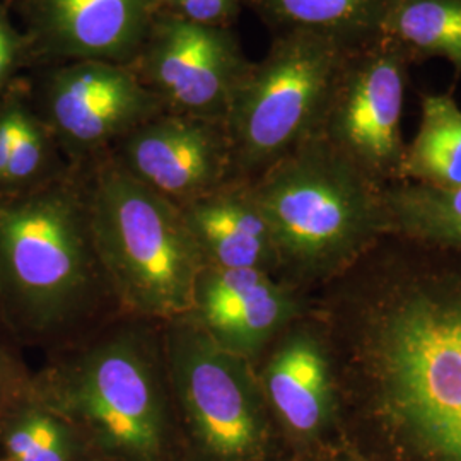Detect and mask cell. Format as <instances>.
Returning <instances> with one entry per match:
<instances>
[{
	"instance_id": "cell-1",
	"label": "cell",
	"mask_w": 461,
	"mask_h": 461,
	"mask_svg": "<svg viewBox=\"0 0 461 461\" xmlns=\"http://www.w3.org/2000/svg\"><path fill=\"white\" fill-rule=\"evenodd\" d=\"M89 226L86 178L0 190V325L55 352L118 316Z\"/></svg>"
},
{
	"instance_id": "cell-2",
	"label": "cell",
	"mask_w": 461,
	"mask_h": 461,
	"mask_svg": "<svg viewBox=\"0 0 461 461\" xmlns=\"http://www.w3.org/2000/svg\"><path fill=\"white\" fill-rule=\"evenodd\" d=\"M32 390L74 426L89 461H182L163 323L118 314L50 352Z\"/></svg>"
},
{
	"instance_id": "cell-3",
	"label": "cell",
	"mask_w": 461,
	"mask_h": 461,
	"mask_svg": "<svg viewBox=\"0 0 461 461\" xmlns=\"http://www.w3.org/2000/svg\"><path fill=\"white\" fill-rule=\"evenodd\" d=\"M359 344L386 415L434 460L461 461V279L398 285Z\"/></svg>"
},
{
	"instance_id": "cell-4",
	"label": "cell",
	"mask_w": 461,
	"mask_h": 461,
	"mask_svg": "<svg viewBox=\"0 0 461 461\" xmlns=\"http://www.w3.org/2000/svg\"><path fill=\"white\" fill-rule=\"evenodd\" d=\"M251 183L293 287L346 270L388 230L383 186L321 135L304 140Z\"/></svg>"
},
{
	"instance_id": "cell-5",
	"label": "cell",
	"mask_w": 461,
	"mask_h": 461,
	"mask_svg": "<svg viewBox=\"0 0 461 461\" xmlns=\"http://www.w3.org/2000/svg\"><path fill=\"white\" fill-rule=\"evenodd\" d=\"M89 226L120 314L167 323L188 316L205 267L182 209L115 158L86 176Z\"/></svg>"
},
{
	"instance_id": "cell-6",
	"label": "cell",
	"mask_w": 461,
	"mask_h": 461,
	"mask_svg": "<svg viewBox=\"0 0 461 461\" xmlns=\"http://www.w3.org/2000/svg\"><path fill=\"white\" fill-rule=\"evenodd\" d=\"M350 50L327 36L289 32L248 67L222 122L230 180L253 182L318 135Z\"/></svg>"
},
{
	"instance_id": "cell-7",
	"label": "cell",
	"mask_w": 461,
	"mask_h": 461,
	"mask_svg": "<svg viewBox=\"0 0 461 461\" xmlns=\"http://www.w3.org/2000/svg\"><path fill=\"white\" fill-rule=\"evenodd\" d=\"M182 461H262L268 405L255 366L221 348L190 316L163 323Z\"/></svg>"
},
{
	"instance_id": "cell-8",
	"label": "cell",
	"mask_w": 461,
	"mask_h": 461,
	"mask_svg": "<svg viewBox=\"0 0 461 461\" xmlns=\"http://www.w3.org/2000/svg\"><path fill=\"white\" fill-rule=\"evenodd\" d=\"M411 60L381 33L350 50L320 132L373 182H402V112Z\"/></svg>"
},
{
	"instance_id": "cell-9",
	"label": "cell",
	"mask_w": 461,
	"mask_h": 461,
	"mask_svg": "<svg viewBox=\"0 0 461 461\" xmlns=\"http://www.w3.org/2000/svg\"><path fill=\"white\" fill-rule=\"evenodd\" d=\"M158 99L115 62L79 60L55 72L47 87L50 132L74 159L122 140L156 116Z\"/></svg>"
},
{
	"instance_id": "cell-10",
	"label": "cell",
	"mask_w": 461,
	"mask_h": 461,
	"mask_svg": "<svg viewBox=\"0 0 461 461\" xmlns=\"http://www.w3.org/2000/svg\"><path fill=\"white\" fill-rule=\"evenodd\" d=\"M120 142L116 161L176 205L230 180L222 123L190 115L154 116Z\"/></svg>"
},
{
	"instance_id": "cell-11",
	"label": "cell",
	"mask_w": 461,
	"mask_h": 461,
	"mask_svg": "<svg viewBox=\"0 0 461 461\" xmlns=\"http://www.w3.org/2000/svg\"><path fill=\"white\" fill-rule=\"evenodd\" d=\"M303 313L296 287L285 280L260 270L205 265L188 316L221 348L255 363Z\"/></svg>"
},
{
	"instance_id": "cell-12",
	"label": "cell",
	"mask_w": 461,
	"mask_h": 461,
	"mask_svg": "<svg viewBox=\"0 0 461 461\" xmlns=\"http://www.w3.org/2000/svg\"><path fill=\"white\" fill-rule=\"evenodd\" d=\"M148 67L152 81L185 115L222 123L249 66L226 32L173 17L154 30Z\"/></svg>"
},
{
	"instance_id": "cell-13",
	"label": "cell",
	"mask_w": 461,
	"mask_h": 461,
	"mask_svg": "<svg viewBox=\"0 0 461 461\" xmlns=\"http://www.w3.org/2000/svg\"><path fill=\"white\" fill-rule=\"evenodd\" d=\"M265 402L282 428L312 439L335 411V376L327 340L303 316L253 363Z\"/></svg>"
},
{
	"instance_id": "cell-14",
	"label": "cell",
	"mask_w": 461,
	"mask_h": 461,
	"mask_svg": "<svg viewBox=\"0 0 461 461\" xmlns=\"http://www.w3.org/2000/svg\"><path fill=\"white\" fill-rule=\"evenodd\" d=\"M178 207L203 264L280 279L277 248L251 183L228 180Z\"/></svg>"
},
{
	"instance_id": "cell-15",
	"label": "cell",
	"mask_w": 461,
	"mask_h": 461,
	"mask_svg": "<svg viewBox=\"0 0 461 461\" xmlns=\"http://www.w3.org/2000/svg\"><path fill=\"white\" fill-rule=\"evenodd\" d=\"M40 32L79 60L116 62L148 33L150 0H33Z\"/></svg>"
},
{
	"instance_id": "cell-16",
	"label": "cell",
	"mask_w": 461,
	"mask_h": 461,
	"mask_svg": "<svg viewBox=\"0 0 461 461\" xmlns=\"http://www.w3.org/2000/svg\"><path fill=\"white\" fill-rule=\"evenodd\" d=\"M282 33L306 32L356 49L383 32L395 0H257Z\"/></svg>"
},
{
	"instance_id": "cell-17",
	"label": "cell",
	"mask_w": 461,
	"mask_h": 461,
	"mask_svg": "<svg viewBox=\"0 0 461 461\" xmlns=\"http://www.w3.org/2000/svg\"><path fill=\"white\" fill-rule=\"evenodd\" d=\"M0 460L89 461L77 430L32 388L0 413Z\"/></svg>"
},
{
	"instance_id": "cell-18",
	"label": "cell",
	"mask_w": 461,
	"mask_h": 461,
	"mask_svg": "<svg viewBox=\"0 0 461 461\" xmlns=\"http://www.w3.org/2000/svg\"><path fill=\"white\" fill-rule=\"evenodd\" d=\"M402 180L461 188V108L449 93L422 96L419 129L405 148Z\"/></svg>"
},
{
	"instance_id": "cell-19",
	"label": "cell",
	"mask_w": 461,
	"mask_h": 461,
	"mask_svg": "<svg viewBox=\"0 0 461 461\" xmlns=\"http://www.w3.org/2000/svg\"><path fill=\"white\" fill-rule=\"evenodd\" d=\"M383 200L388 230L461 253V188L402 180L383 186Z\"/></svg>"
},
{
	"instance_id": "cell-20",
	"label": "cell",
	"mask_w": 461,
	"mask_h": 461,
	"mask_svg": "<svg viewBox=\"0 0 461 461\" xmlns=\"http://www.w3.org/2000/svg\"><path fill=\"white\" fill-rule=\"evenodd\" d=\"M381 33L412 66L445 59L461 76V0H395Z\"/></svg>"
},
{
	"instance_id": "cell-21",
	"label": "cell",
	"mask_w": 461,
	"mask_h": 461,
	"mask_svg": "<svg viewBox=\"0 0 461 461\" xmlns=\"http://www.w3.org/2000/svg\"><path fill=\"white\" fill-rule=\"evenodd\" d=\"M51 137L47 127L23 104L16 140L0 190H23L51 176Z\"/></svg>"
},
{
	"instance_id": "cell-22",
	"label": "cell",
	"mask_w": 461,
	"mask_h": 461,
	"mask_svg": "<svg viewBox=\"0 0 461 461\" xmlns=\"http://www.w3.org/2000/svg\"><path fill=\"white\" fill-rule=\"evenodd\" d=\"M19 348L0 325V413L32 388L33 371L24 363Z\"/></svg>"
},
{
	"instance_id": "cell-23",
	"label": "cell",
	"mask_w": 461,
	"mask_h": 461,
	"mask_svg": "<svg viewBox=\"0 0 461 461\" xmlns=\"http://www.w3.org/2000/svg\"><path fill=\"white\" fill-rule=\"evenodd\" d=\"M236 0H171L183 19L198 24H217L230 14Z\"/></svg>"
},
{
	"instance_id": "cell-24",
	"label": "cell",
	"mask_w": 461,
	"mask_h": 461,
	"mask_svg": "<svg viewBox=\"0 0 461 461\" xmlns=\"http://www.w3.org/2000/svg\"><path fill=\"white\" fill-rule=\"evenodd\" d=\"M21 110H23V103L16 99H9L0 108V182L5 175V169L13 154Z\"/></svg>"
},
{
	"instance_id": "cell-25",
	"label": "cell",
	"mask_w": 461,
	"mask_h": 461,
	"mask_svg": "<svg viewBox=\"0 0 461 461\" xmlns=\"http://www.w3.org/2000/svg\"><path fill=\"white\" fill-rule=\"evenodd\" d=\"M17 53L19 41L16 33L0 14V84L5 81V77L16 64Z\"/></svg>"
},
{
	"instance_id": "cell-26",
	"label": "cell",
	"mask_w": 461,
	"mask_h": 461,
	"mask_svg": "<svg viewBox=\"0 0 461 461\" xmlns=\"http://www.w3.org/2000/svg\"><path fill=\"white\" fill-rule=\"evenodd\" d=\"M0 461H2V460H0Z\"/></svg>"
}]
</instances>
